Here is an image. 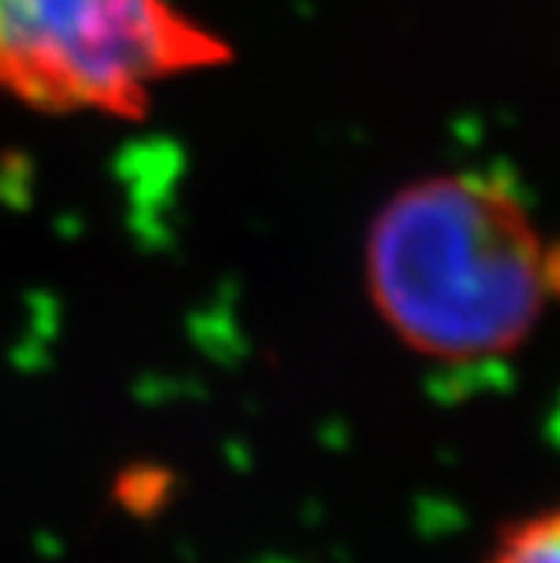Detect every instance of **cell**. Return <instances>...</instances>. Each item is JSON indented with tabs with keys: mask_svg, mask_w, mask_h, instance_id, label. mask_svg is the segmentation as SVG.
<instances>
[{
	"mask_svg": "<svg viewBox=\"0 0 560 563\" xmlns=\"http://www.w3.org/2000/svg\"><path fill=\"white\" fill-rule=\"evenodd\" d=\"M230 58L173 0H0V91L37 112L135 122L160 85Z\"/></svg>",
	"mask_w": 560,
	"mask_h": 563,
	"instance_id": "7a4b0ae2",
	"label": "cell"
},
{
	"mask_svg": "<svg viewBox=\"0 0 560 563\" xmlns=\"http://www.w3.org/2000/svg\"><path fill=\"white\" fill-rule=\"evenodd\" d=\"M490 563H560V503L506 530Z\"/></svg>",
	"mask_w": 560,
	"mask_h": 563,
	"instance_id": "3957f363",
	"label": "cell"
},
{
	"mask_svg": "<svg viewBox=\"0 0 560 563\" xmlns=\"http://www.w3.org/2000/svg\"><path fill=\"white\" fill-rule=\"evenodd\" d=\"M365 284L395 338L446 365L520 347L553 294L527 207L483 173L426 176L388 196L369 227Z\"/></svg>",
	"mask_w": 560,
	"mask_h": 563,
	"instance_id": "6da1fadb",
	"label": "cell"
}]
</instances>
